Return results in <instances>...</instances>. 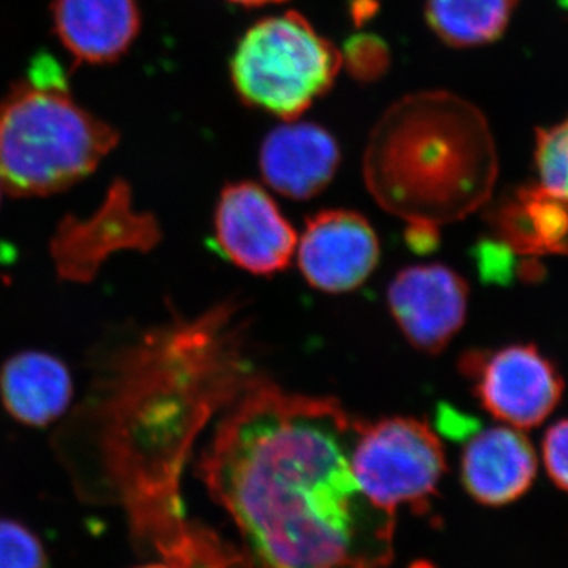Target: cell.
Instances as JSON below:
<instances>
[{
	"mask_svg": "<svg viewBox=\"0 0 568 568\" xmlns=\"http://www.w3.org/2000/svg\"><path fill=\"white\" fill-rule=\"evenodd\" d=\"M358 487L381 510L409 506L426 514L447 470L446 452L426 422L413 417L361 422L351 452Z\"/></svg>",
	"mask_w": 568,
	"mask_h": 568,
	"instance_id": "8992f818",
	"label": "cell"
},
{
	"mask_svg": "<svg viewBox=\"0 0 568 568\" xmlns=\"http://www.w3.org/2000/svg\"><path fill=\"white\" fill-rule=\"evenodd\" d=\"M52 29L77 65L121 61L141 32L138 0H52Z\"/></svg>",
	"mask_w": 568,
	"mask_h": 568,
	"instance_id": "4fadbf2b",
	"label": "cell"
},
{
	"mask_svg": "<svg viewBox=\"0 0 568 568\" xmlns=\"http://www.w3.org/2000/svg\"><path fill=\"white\" fill-rule=\"evenodd\" d=\"M541 458L552 484L568 493V418L549 426L541 444Z\"/></svg>",
	"mask_w": 568,
	"mask_h": 568,
	"instance_id": "44dd1931",
	"label": "cell"
},
{
	"mask_svg": "<svg viewBox=\"0 0 568 568\" xmlns=\"http://www.w3.org/2000/svg\"><path fill=\"white\" fill-rule=\"evenodd\" d=\"M342 52L295 11L254 22L231 55L242 102L294 121L334 85Z\"/></svg>",
	"mask_w": 568,
	"mask_h": 568,
	"instance_id": "5b68a950",
	"label": "cell"
},
{
	"mask_svg": "<svg viewBox=\"0 0 568 568\" xmlns=\"http://www.w3.org/2000/svg\"><path fill=\"white\" fill-rule=\"evenodd\" d=\"M343 63L358 80H376L388 67L390 55L383 40L375 36H357L347 41Z\"/></svg>",
	"mask_w": 568,
	"mask_h": 568,
	"instance_id": "ffe728a7",
	"label": "cell"
},
{
	"mask_svg": "<svg viewBox=\"0 0 568 568\" xmlns=\"http://www.w3.org/2000/svg\"><path fill=\"white\" fill-rule=\"evenodd\" d=\"M0 568H48L40 538L14 519L0 518Z\"/></svg>",
	"mask_w": 568,
	"mask_h": 568,
	"instance_id": "d6986e66",
	"label": "cell"
},
{
	"mask_svg": "<svg viewBox=\"0 0 568 568\" xmlns=\"http://www.w3.org/2000/svg\"><path fill=\"white\" fill-rule=\"evenodd\" d=\"M369 193L416 233L476 212L491 194L497 155L487 119L450 92H418L392 104L369 134Z\"/></svg>",
	"mask_w": 568,
	"mask_h": 568,
	"instance_id": "3957f363",
	"label": "cell"
},
{
	"mask_svg": "<svg viewBox=\"0 0 568 568\" xmlns=\"http://www.w3.org/2000/svg\"><path fill=\"white\" fill-rule=\"evenodd\" d=\"M536 164L538 189L568 204V118L547 130H538Z\"/></svg>",
	"mask_w": 568,
	"mask_h": 568,
	"instance_id": "ac0fdd59",
	"label": "cell"
},
{
	"mask_svg": "<svg viewBox=\"0 0 568 568\" xmlns=\"http://www.w3.org/2000/svg\"><path fill=\"white\" fill-rule=\"evenodd\" d=\"M536 448L521 429L500 425L480 429L462 455V481L481 506L504 507L526 495L536 480Z\"/></svg>",
	"mask_w": 568,
	"mask_h": 568,
	"instance_id": "8fae6325",
	"label": "cell"
},
{
	"mask_svg": "<svg viewBox=\"0 0 568 568\" xmlns=\"http://www.w3.org/2000/svg\"><path fill=\"white\" fill-rule=\"evenodd\" d=\"M227 2L246 7V9H257V7L274 6V3L284 2V0H227Z\"/></svg>",
	"mask_w": 568,
	"mask_h": 568,
	"instance_id": "7402d4cb",
	"label": "cell"
},
{
	"mask_svg": "<svg viewBox=\"0 0 568 568\" xmlns=\"http://www.w3.org/2000/svg\"><path fill=\"white\" fill-rule=\"evenodd\" d=\"M361 418L257 377L227 406L197 470L241 534L246 568H386L395 515L351 467Z\"/></svg>",
	"mask_w": 568,
	"mask_h": 568,
	"instance_id": "6da1fadb",
	"label": "cell"
},
{
	"mask_svg": "<svg viewBox=\"0 0 568 568\" xmlns=\"http://www.w3.org/2000/svg\"><path fill=\"white\" fill-rule=\"evenodd\" d=\"M387 302L407 342L435 355L443 353L465 325L469 287L447 265H413L395 276Z\"/></svg>",
	"mask_w": 568,
	"mask_h": 568,
	"instance_id": "9c48e42d",
	"label": "cell"
},
{
	"mask_svg": "<svg viewBox=\"0 0 568 568\" xmlns=\"http://www.w3.org/2000/svg\"><path fill=\"white\" fill-rule=\"evenodd\" d=\"M295 252L306 282L328 294L361 287L381 256L372 224L351 211H324L308 219Z\"/></svg>",
	"mask_w": 568,
	"mask_h": 568,
	"instance_id": "30bf717a",
	"label": "cell"
},
{
	"mask_svg": "<svg viewBox=\"0 0 568 568\" xmlns=\"http://www.w3.org/2000/svg\"><path fill=\"white\" fill-rule=\"evenodd\" d=\"M138 568H175L171 566V564L162 562V564H149V566L138 567Z\"/></svg>",
	"mask_w": 568,
	"mask_h": 568,
	"instance_id": "603a6c76",
	"label": "cell"
},
{
	"mask_svg": "<svg viewBox=\"0 0 568 568\" xmlns=\"http://www.w3.org/2000/svg\"><path fill=\"white\" fill-rule=\"evenodd\" d=\"M462 369L474 381L484 409L500 424L521 432L544 424L562 398L559 369L534 345L466 354Z\"/></svg>",
	"mask_w": 568,
	"mask_h": 568,
	"instance_id": "52a82bcc",
	"label": "cell"
},
{
	"mask_svg": "<svg viewBox=\"0 0 568 568\" xmlns=\"http://www.w3.org/2000/svg\"><path fill=\"white\" fill-rule=\"evenodd\" d=\"M245 347L241 305L224 302L145 335L104 383V473L136 544L164 559L193 528L179 484L194 437L260 377Z\"/></svg>",
	"mask_w": 568,
	"mask_h": 568,
	"instance_id": "7a4b0ae2",
	"label": "cell"
},
{
	"mask_svg": "<svg viewBox=\"0 0 568 568\" xmlns=\"http://www.w3.org/2000/svg\"><path fill=\"white\" fill-rule=\"evenodd\" d=\"M518 0H426L432 31L454 48H473L499 39Z\"/></svg>",
	"mask_w": 568,
	"mask_h": 568,
	"instance_id": "e0dca14e",
	"label": "cell"
},
{
	"mask_svg": "<svg viewBox=\"0 0 568 568\" xmlns=\"http://www.w3.org/2000/svg\"><path fill=\"white\" fill-rule=\"evenodd\" d=\"M74 387L69 366L55 355L26 351L0 368V399L14 420L48 426L71 405Z\"/></svg>",
	"mask_w": 568,
	"mask_h": 568,
	"instance_id": "9a60e30c",
	"label": "cell"
},
{
	"mask_svg": "<svg viewBox=\"0 0 568 568\" xmlns=\"http://www.w3.org/2000/svg\"><path fill=\"white\" fill-rule=\"evenodd\" d=\"M265 136L260 168L268 186L291 197L310 200L323 192L339 166L338 142L316 123L284 121Z\"/></svg>",
	"mask_w": 568,
	"mask_h": 568,
	"instance_id": "7c38bea8",
	"label": "cell"
},
{
	"mask_svg": "<svg viewBox=\"0 0 568 568\" xmlns=\"http://www.w3.org/2000/svg\"><path fill=\"white\" fill-rule=\"evenodd\" d=\"M156 226L151 215H140L133 211L132 190L123 181L112 183L106 200L92 219L67 220L58 239L59 245L78 244L71 252L58 256L62 274L67 276H89L97 268L100 252L115 250L122 245H138V241L151 242L155 239Z\"/></svg>",
	"mask_w": 568,
	"mask_h": 568,
	"instance_id": "5bb4252c",
	"label": "cell"
},
{
	"mask_svg": "<svg viewBox=\"0 0 568 568\" xmlns=\"http://www.w3.org/2000/svg\"><path fill=\"white\" fill-rule=\"evenodd\" d=\"M497 234L525 254L568 252V204L540 189L518 190L495 213Z\"/></svg>",
	"mask_w": 568,
	"mask_h": 568,
	"instance_id": "2e32d148",
	"label": "cell"
},
{
	"mask_svg": "<svg viewBox=\"0 0 568 568\" xmlns=\"http://www.w3.org/2000/svg\"><path fill=\"white\" fill-rule=\"evenodd\" d=\"M2 192H3V186H2V181H0V196H2Z\"/></svg>",
	"mask_w": 568,
	"mask_h": 568,
	"instance_id": "cb8c5ba5",
	"label": "cell"
},
{
	"mask_svg": "<svg viewBox=\"0 0 568 568\" xmlns=\"http://www.w3.org/2000/svg\"><path fill=\"white\" fill-rule=\"evenodd\" d=\"M121 141L69 88L26 80L0 100V181L17 197L51 196L89 178Z\"/></svg>",
	"mask_w": 568,
	"mask_h": 568,
	"instance_id": "277c9868",
	"label": "cell"
},
{
	"mask_svg": "<svg viewBox=\"0 0 568 568\" xmlns=\"http://www.w3.org/2000/svg\"><path fill=\"white\" fill-rule=\"evenodd\" d=\"M215 241L230 263L271 276L290 265L298 239L271 194L257 183L237 182L220 194Z\"/></svg>",
	"mask_w": 568,
	"mask_h": 568,
	"instance_id": "ba28073f",
	"label": "cell"
}]
</instances>
